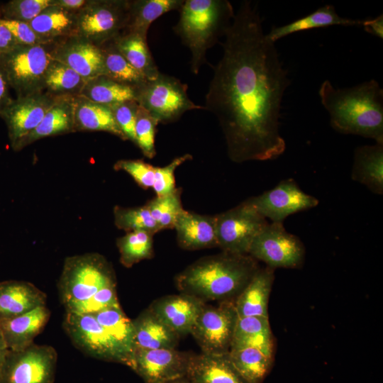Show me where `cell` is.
Segmentation results:
<instances>
[{
	"label": "cell",
	"instance_id": "44dd1931",
	"mask_svg": "<svg viewBox=\"0 0 383 383\" xmlns=\"http://www.w3.org/2000/svg\"><path fill=\"white\" fill-rule=\"evenodd\" d=\"M50 311L38 306L27 313L0 321V330L9 350H23L33 343L48 323Z\"/></svg>",
	"mask_w": 383,
	"mask_h": 383
},
{
	"label": "cell",
	"instance_id": "7402d4cb",
	"mask_svg": "<svg viewBox=\"0 0 383 383\" xmlns=\"http://www.w3.org/2000/svg\"><path fill=\"white\" fill-rule=\"evenodd\" d=\"M46 294L29 282H0V321L46 306Z\"/></svg>",
	"mask_w": 383,
	"mask_h": 383
},
{
	"label": "cell",
	"instance_id": "681fc988",
	"mask_svg": "<svg viewBox=\"0 0 383 383\" xmlns=\"http://www.w3.org/2000/svg\"><path fill=\"white\" fill-rule=\"evenodd\" d=\"M18 45L9 29L0 23V56L11 51Z\"/></svg>",
	"mask_w": 383,
	"mask_h": 383
},
{
	"label": "cell",
	"instance_id": "8fae6325",
	"mask_svg": "<svg viewBox=\"0 0 383 383\" xmlns=\"http://www.w3.org/2000/svg\"><path fill=\"white\" fill-rule=\"evenodd\" d=\"M57 353L51 345H37L20 350H9L0 383H53Z\"/></svg>",
	"mask_w": 383,
	"mask_h": 383
},
{
	"label": "cell",
	"instance_id": "7bdbcfd3",
	"mask_svg": "<svg viewBox=\"0 0 383 383\" xmlns=\"http://www.w3.org/2000/svg\"><path fill=\"white\" fill-rule=\"evenodd\" d=\"M118 305L116 284H113L103 287L88 299L72 304L65 309L66 313L94 314Z\"/></svg>",
	"mask_w": 383,
	"mask_h": 383
},
{
	"label": "cell",
	"instance_id": "7c38bea8",
	"mask_svg": "<svg viewBox=\"0 0 383 383\" xmlns=\"http://www.w3.org/2000/svg\"><path fill=\"white\" fill-rule=\"evenodd\" d=\"M248 255L274 270L295 269L303 265L305 248L296 235L287 231L283 223L272 222L255 238Z\"/></svg>",
	"mask_w": 383,
	"mask_h": 383
},
{
	"label": "cell",
	"instance_id": "9a60e30c",
	"mask_svg": "<svg viewBox=\"0 0 383 383\" xmlns=\"http://www.w3.org/2000/svg\"><path fill=\"white\" fill-rule=\"evenodd\" d=\"M248 200L266 219L280 223L289 215L318 204V200L303 192L293 179L282 180L272 189Z\"/></svg>",
	"mask_w": 383,
	"mask_h": 383
},
{
	"label": "cell",
	"instance_id": "7dc6e473",
	"mask_svg": "<svg viewBox=\"0 0 383 383\" xmlns=\"http://www.w3.org/2000/svg\"><path fill=\"white\" fill-rule=\"evenodd\" d=\"M0 23L9 29L18 45H38L50 44L40 37L28 23L1 18H0Z\"/></svg>",
	"mask_w": 383,
	"mask_h": 383
},
{
	"label": "cell",
	"instance_id": "e575fe53",
	"mask_svg": "<svg viewBox=\"0 0 383 383\" xmlns=\"http://www.w3.org/2000/svg\"><path fill=\"white\" fill-rule=\"evenodd\" d=\"M86 81L67 65L52 59L45 71L44 92L53 97L79 96Z\"/></svg>",
	"mask_w": 383,
	"mask_h": 383
},
{
	"label": "cell",
	"instance_id": "83f0119b",
	"mask_svg": "<svg viewBox=\"0 0 383 383\" xmlns=\"http://www.w3.org/2000/svg\"><path fill=\"white\" fill-rule=\"evenodd\" d=\"M78 11L50 5L28 23L48 43L77 35Z\"/></svg>",
	"mask_w": 383,
	"mask_h": 383
},
{
	"label": "cell",
	"instance_id": "d6986e66",
	"mask_svg": "<svg viewBox=\"0 0 383 383\" xmlns=\"http://www.w3.org/2000/svg\"><path fill=\"white\" fill-rule=\"evenodd\" d=\"M174 228L179 246L196 250L218 247L215 216L201 215L184 210L177 216Z\"/></svg>",
	"mask_w": 383,
	"mask_h": 383
},
{
	"label": "cell",
	"instance_id": "bcb514c9",
	"mask_svg": "<svg viewBox=\"0 0 383 383\" xmlns=\"http://www.w3.org/2000/svg\"><path fill=\"white\" fill-rule=\"evenodd\" d=\"M155 168L142 160H121L113 165L115 170L126 172L143 189L152 187Z\"/></svg>",
	"mask_w": 383,
	"mask_h": 383
},
{
	"label": "cell",
	"instance_id": "d4e9b609",
	"mask_svg": "<svg viewBox=\"0 0 383 383\" xmlns=\"http://www.w3.org/2000/svg\"><path fill=\"white\" fill-rule=\"evenodd\" d=\"M135 349H175L179 335L166 326L149 308L132 321Z\"/></svg>",
	"mask_w": 383,
	"mask_h": 383
},
{
	"label": "cell",
	"instance_id": "ac0fdd59",
	"mask_svg": "<svg viewBox=\"0 0 383 383\" xmlns=\"http://www.w3.org/2000/svg\"><path fill=\"white\" fill-rule=\"evenodd\" d=\"M204 304L202 300L182 293L162 296L154 301L148 308L180 336L190 334Z\"/></svg>",
	"mask_w": 383,
	"mask_h": 383
},
{
	"label": "cell",
	"instance_id": "f5cc1de1",
	"mask_svg": "<svg viewBox=\"0 0 383 383\" xmlns=\"http://www.w3.org/2000/svg\"><path fill=\"white\" fill-rule=\"evenodd\" d=\"M9 349L0 330V376Z\"/></svg>",
	"mask_w": 383,
	"mask_h": 383
},
{
	"label": "cell",
	"instance_id": "74e56055",
	"mask_svg": "<svg viewBox=\"0 0 383 383\" xmlns=\"http://www.w3.org/2000/svg\"><path fill=\"white\" fill-rule=\"evenodd\" d=\"M153 235L147 231L127 232L117 238L116 246L120 254V262L129 268L135 264L153 257Z\"/></svg>",
	"mask_w": 383,
	"mask_h": 383
},
{
	"label": "cell",
	"instance_id": "6da1fadb",
	"mask_svg": "<svg viewBox=\"0 0 383 383\" xmlns=\"http://www.w3.org/2000/svg\"><path fill=\"white\" fill-rule=\"evenodd\" d=\"M225 37L204 108L217 117L233 161L274 160L286 148L279 116L287 71L250 1L240 4Z\"/></svg>",
	"mask_w": 383,
	"mask_h": 383
},
{
	"label": "cell",
	"instance_id": "8992f818",
	"mask_svg": "<svg viewBox=\"0 0 383 383\" xmlns=\"http://www.w3.org/2000/svg\"><path fill=\"white\" fill-rule=\"evenodd\" d=\"M187 85L178 79L160 72L135 88V101L160 123L177 121L186 111L205 109L188 96Z\"/></svg>",
	"mask_w": 383,
	"mask_h": 383
},
{
	"label": "cell",
	"instance_id": "30bf717a",
	"mask_svg": "<svg viewBox=\"0 0 383 383\" xmlns=\"http://www.w3.org/2000/svg\"><path fill=\"white\" fill-rule=\"evenodd\" d=\"M129 0H89L78 11L77 35L96 46L114 39L126 28Z\"/></svg>",
	"mask_w": 383,
	"mask_h": 383
},
{
	"label": "cell",
	"instance_id": "ee69618b",
	"mask_svg": "<svg viewBox=\"0 0 383 383\" xmlns=\"http://www.w3.org/2000/svg\"><path fill=\"white\" fill-rule=\"evenodd\" d=\"M192 156L189 154L174 158L170 164L160 167H155L153 190L156 196H162L173 192L175 187L174 172L184 162L190 160Z\"/></svg>",
	"mask_w": 383,
	"mask_h": 383
},
{
	"label": "cell",
	"instance_id": "277c9868",
	"mask_svg": "<svg viewBox=\"0 0 383 383\" xmlns=\"http://www.w3.org/2000/svg\"><path fill=\"white\" fill-rule=\"evenodd\" d=\"M178 23L173 28L191 52V72L197 74L207 63L206 51L225 35L234 17L227 0H186L180 9Z\"/></svg>",
	"mask_w": 383,
	"mask_h": 383
},
{
	"label": "cell",
	"instance_id": "b9f144b4",
	"mask_svg": "<svg viewBox=\"0 0 383 383\" xmlns=\"http://www.w3.org/2000/svg\"><path fill=\"white\" fill-rule=\"evenodd\" d=\"M159 123L146 110L138 105L135 127V143L143 155L152 158L155 155V135Z\"/></svg>",
	"mask_w": 383,
	"mask_h": 383
},
{
	"label": "cell",
	"instance_id": "db71d44e",
	"mask_svg": "<svg viewBox=\"0 0 383 383\" xmlns=\"http://www.w3.org/2000/svg\"><path fill=\"white\" fill-rule=\"evenodd\" d=\"M169 383H194V382L189 380L187 377H183V378L172 381V382H169Z\"/></svg>",
	"mask_w": 383,
	"mask_h": 383
},
{
	"label": "cell",
	"instance_id": "5bb4252c",
	"mask_svg": "<svg viewBox=\"0 0 383 383\" xmlns=\"http://www.w3.org/2000/svg\"><path fill=\"white\" fill-rule=\"evenodd\" d=\"M56 97L43 91L13 99L0 117L5 121L10 144L18 151L21 142L40 123Z\"/></svg>",
	"mask_w": 383,
	"mask_h": 383
},
{
	"label": "cell",
	"instance_id": "7a4b0ae2",
	"mask_svg": "<svg viewBox=\"0 0 383 383\" xmlns=\"http://www.w3.org/2000/svg\"><path fill=\"white\" fill-rule=\"evenodd\" d=\"M318 94L335 131L383 144V90L376 80L344 89H336L325 80Z\"/></svg>",
	"mask_w": 383,
	"mask_h": 383
},
{
	"label": "cell",
	"instance_id": "ab89813d",
	"mask_svg": "<svg viewBox=\"0 0 383 383\" xmlns=\"http://www.w3.org/2000/svg\"><path fill=\"white\" fill-rule=\"evenodd\" d=\"M182 189L177 188L173 192L162 196H156L145 205L160 230L174 228L177 216L184 209L181 201Z\"/></svg>",
	"mask_w": 383,
	"mask_h": 383
},
{
	"label": "cell",
	"instance_id": "ba28073f",
	"mask_svg": "<svg viewBox=\"0 0 383 383\" xmlns=\"http://www.w3.org/2000/svg\"><path fill=\"white\" fill-rule=\"evenodd\" d=\"M62 326L72 344L85 355L106 362L121 363L131 368V360L94 315L65 312Z\"/></svg>",
	"mask_w": 383,
	"mask_h": 383
},
{
	"label": "cell",
	"instance_id": "8d00e7d4",
	"mask_svg": "<svg viewBox=\"0 0 383 383\" xmlns=\"http://www.w3.org/2000/svg\"><path fill=\"white\" fill-rule=\"evenodd\" d=\"M98 47L103 57L105 75L133 88L142 85L148 80L119 52L113 40Z\"/></svg>",
	"mask_w": 383,
	"mask_h": 383
},
{
	"label": "cell",
	"instance_id": "836d02e7",
	"mask_svg": "<svg viewBox=\"0 0 383 383\" xmlns=\"http://www.w3.org/2000/svg\"><path fill=\"white\" fill-rule=\"evenodd\" d=\"M79 96L109 106L127 101H135V88L106 75H101L87 81Z\"/></svg>",
	"mask_w": 383,
	"mask_h": 383
},
{
	"label": "cell",
	"instance_id": "f907efd6",
	"mask_svg": "<svg viewBox=\"0 0 383 383\" xmlns=\"http://www.w3.org/2000/svg\"><path fill=\"white\" fill-rule=\"evenodd\" d=\"M362 26L365 30L381 39L383 38V15L381 14L372 19L362 21Z\"/></svg>",
	"mask_w": 383,
	"mask_h": 383
},
{
	"label": "cell",
	"instance_id": "1f68e13d",
	"mask_svg": "<svg viewBox=\"0 0 383 383\" xmlns=\"http://www.w3.org/2000/svg\"><path fill=\"white\" fill-rule=\"evenodd\" d=\"M113 41L119 52L148 80L158 76L160 72L150 52L146 39L138 34L123 32Z\"/></svg>",
	"mask_w": 383,
	"mask_h": 383
},
{
	"label": "cell",
	"instance_id": "d6a6232c",
	"mask_svg": "<svg viewBox=\"0 0 383 383\" xmlns=\"http://www.w3.org/2000/svg\"><path fill=\"white\" fill-rule=\"evenodd\" d=\"M92 315L131 360L133 366L135 350L133 322L125 314L120 305L106 309Z\"/></svg>",
	"mask_w": 383,
	"mask_h": 383
},
{
	"label": "cell",
	"instance_id": "4fadbf2b",
	"mask_svg": "<svg viewBox=\"0 0 383 383\" xmlns=\"http://www.w3.org/2000/svg\"><path fill=\"white\" fill-rule=\"evenodd\" d=\"M238 318L234 301H223L217 306L205 304L190 334L204 353H228Z\"/></svg>",
	"mask_w": 383,
	"mask_h": 383
},
{
	"label": "cell",
	"instance_id": "603a6c76",
	"mask_svg": "<svg viewBox=\"0 0 383 383\" xmlns=\"http://www.w3.org/2000/svg\"><path fill=\"white\" fill-rule=\"evenodd\" d=\"M274 279V270L259 268L234 301L238 317L268 316V301Z\"/></svg>",
	"mask_w": 383,
	"mask_h": 383
},
{
	"label": "cell",
	"instance_id": "484cf974",
	"mask_svg": "<svg viewBox=\"0 0 383 383\" xmlns=\"http://www.w3.org/2000/svg\"><path fill=\"white\" fill-rule=\"evenodd\" d=\"M74 131H105L126 140L110 106L93 102L79 95L74 100Z\"/></svg>",
	"mask_w": 383,
	"mask_h": 383
},
{
	"label": "cell",
	"instance_id": "cb8c5ba5",
	"mask_svg": "<svg viewBox=\"0 0 383 383\" xmlns=\"http://www.w3.org/2000/svg\"><path fill=\"white\" fill-rule=\"evenodd\" d=\"M245 348H254L274 357V340L269 317L238 318L229 350Z\"/></svg>",
	"mask_w": 383,
	"mask_h": 383
},
{
	"label": "cell",
	"instance_id": "d590c367",
	"mask_svg": "<svg viewBox=\"0 0 383 383\" xmlns=\"http://www.w3.org/2000/svg\"><path fill=\"white\" fill-rule=\"evenodd\" d=\"M229 357L235 368L248 383H262L273 365V358L258 350H231Z\"/></svg>",
	"mask_w": 383,
	"mask_h": 383
},
{
	"label": "cell",
	"instance_id": "2e32d148",
	"mask_svg": "<svg viewBox=\"0 0 383 383\" xmlns=\"http://www.w3.org/2000/svg\"><path fill=\"white\" fill-rule=\"evenodd\" d=\"M191 355L176 349L135 348L131 369L145 383H169L186 377Z\"/></svg>",
	"mask_w": 383,
	"mask_h": 383
},
{
	"label": "cell",
	"instance_id": "5b68a950",
	"mask_svg": "<svg viewBox=\"0 0 383 383\" xmlns=\"http://www.w3.org/2000/svg\"><path fill=\"white\" fill-rule=\"evenodd\" d=\"M113 284L116 280L113 267L103 255L92 252L67 257L58 281L61 303L66 309Z\"/></svg>",
	"mask_w": 383,
	"mask_h": 383
},
{
	"label": "cell",
	"instance_id": "52a82bcc",
	"mask_svg": "<svg viewBox=\"0 0 383 383\" xmlns=\"http://www.w3.org/2000/svg\"><path fill=\"white\" fill-rule=\"evenodd\" d=\"M52 44L18 45L0 56V62L16 98L44 91L45 71L52 59Z\"/></svg>",
	"mask_w": 383,
	"mask_h": 383
},
{
	"label": "cell",
	"instance_id": "60d3db41",
	"mask_svg": "<svg viewBox=\"0 0 383 383\" xmlns=\"http://www.w3.org/2000/svg\"><path fill=\"white\" fill-rule=\"evenodd\" d=\"M52 0H11L0 5V18L29 23Z\"/></svg>",
	"mask_w": 383,
	"mask_h": 383
},
{
	"label": "cell",
	"instance_id": "816d5d0a",
	"mask_svg": "<svg viewBox=\"0 0 383 383\" xmlns=\"http://www.w3.org/2000/svg\"><path fill=\"white\" fill-rule=\"evenodd\" d=\"M89 1V0H52V4L70 11H79L87 6Z\"/></svg>",
	"mask_w": 383,
	"mask_h": 383
},
{
	"label": "cell",
	"instance_id": "9c48e42d",
	"mask_svg": "<svg viewBox=\"0 0 383 383\" xmlns=\"http://www.w3.org/2000/svg\"><path fill=\"white\" fill-rule=\"evenodd\" d=\"M216 219L218 247L238 255H248L253 240L268 224L248 199L216 215Z\"/></svg>",
	"mask_w": 383,
	"mask_h": 383
},
{
	"label": "cell",
	"instance_id": "f6af8a7d",
	"mask_svg": "<svg viewBox=\"0 0 383 383\" xmlns=\"http://www.w3.org/2000/svg\"><path fill=\"white\" fill-rule=\"evenodd\" d=\"M114 119L126 140L135 143V127L138 104L127 101L110 106Z\"/></svg>",
	"mask_w": 383,
	"mask_h": 383
},
{
	"label": "cell",
	"instance_id": "3957f363",
	"mask_svg": "<svg viewBox=\"0 0 383 383\" xmlns=\"http://www.w3.org/2000/svg\"><path fill=\"white\" fill-rule=\"evenodd\" d=\"M259 268L249 255L223 251L188 266L177 275L175 283L182 293L204 302L227 301L237 297Z\"/></svg>",
	"mask_w": 383,
	"mask_h": 383
},
{
	"label": "cell",
	"instance_id": "f1b7e54d",
	"mask_svg": "<svg viewBox=\"0 0 383 383\" xmlns=\"http://www.w3.org/2000/svg\"><path fill=\"white\" fill-rule=\"evenodd\" d=\"M351 178L374 194H383V144L355 149Z\"/></svg>",
	"mask_w": 383,
	"mask_h": 383
},
{
	"label": "cell",
	"instance_id": "c3c4849f",
	"mask_svg": "<svg viewBox=\"0 0 383 383\" xmlns=\"http://www.w3.org/2000/svg\"><path fill=\"white\" fill-rule=\"evenodd\" d=\"M11 87L0 62V115L4 109L13 100L11 95Z\"/></svg>",
	"mask_w": 383,
	"mask_h": 383
},
{
	"label": "cell",
	"instance_id": "4dcf8cb0",
	"mask_svg": "<svg viewBox=\"0 0 383 383\" xmlns=\"http://www.w3.org/2000/svg\"><path fill=\"white\" fill-rule=\"evenodd\" d=\"M184 1V0L129 1L128 23L123 32L138 34L147 40V33L150 24L167 12L179 10Z\"/></svg>",
	"mask_w": 383,
	"mask_h": 383
},
{
	"label": "cell",
	"instance_id": "e0dca14e",
	"mask_svg": "<svg viewBox=\"0 0 383 383\" xmlns=\"http://www.w3.org/2000/svg\"><path fill=\"white\" fill-rule=\"evenodd\" d=\"M50 55L52 59L74 70L86 82L99 76L105 75L104 60L99 47L80 35H72L52 43Z\"/></svg>",
	"mask_w": 383,
	"mask_h": 383
},
{
	"label": "cell",
	"instance_id": "4316f807",
	"mask_svg": "<svg viewBox=\"0 0 383 383\" xmlns=\"http://www.w3.org/2000/svg\"><path fill=\"white\" fill-rule=\"evenodd\" d=\"M74 97H56L40 123L21 142L18 151L45 137L74 133Z\"/></svg>",
	"mask_w": 383,
	"mask_h": 383
},
{
	"label": "cell",
	"instance_id": "ffe728a7",
	"mask_svg": "<svg viewBox=\"0 0 383 383\" xmlns=\"http://www.w3.org/2000/svg\"><path fill=\"white\" fill-rule=\"evenodd\" d=\"M186 377L194 383H248L226 353L192 354Z\"/></svg>",
	"mask_w": 383,
	"mask_h": 383
},
{
	"label": "cell",
	"instance_id": "f35d334b",
	"mask_svg": "<svg viewBox=\"0 0 383 383\" xmlns=\"http://www.w3.org/2000/svg\"><path fill=\"white\" fill-rule=\"evenodd\" d=\"M113 216L116 226L126 233L142 231L155 235L161 231L145 205L138 207L116 206Z\"/></svg>",
	"mask_w": 383,
	"mask_h": 383
},
{
	"label": "cell",
	"instance_id": "f546056e",
	"mask_svg": "<svg viewBox=\"0 0 383 383\" xmlns=\"http://www.w3.org/2000/svg\"><path fill=\"white\" fill-rule=\"evenodd\" d=\"M362 24V20L351 19L340 16L336 13L333 6L327 4L316 9L314 12L292 21L289 24L280 27H273L270 33L266 34V37L270 41L274 43L279 39L288 35L306 30L335 25L361 26Z\"/></svg>",
	"mask_w": 383,
	"mask_h": 383
}]
</instances>
